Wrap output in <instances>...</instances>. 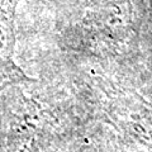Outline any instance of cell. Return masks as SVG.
Returning <instances> with one entry per match:
<instances>
[{"instance_id":"1","label":"cell","mask_w":152,"mask_h":152,"mask_svg":"<svg viewBox=\"0 0 152 152\" xmlns=\"http://www.w3.org/2000/svg\"><path fill=\"white\" fill-rule=\"evenodd\" d=\"M18 0H5L0 5V85L27 79L14 61L15 46V7Z\"/></svg>"}]
</instances>
